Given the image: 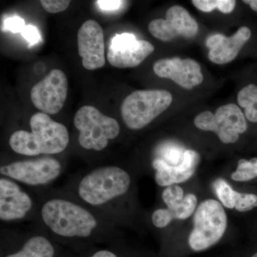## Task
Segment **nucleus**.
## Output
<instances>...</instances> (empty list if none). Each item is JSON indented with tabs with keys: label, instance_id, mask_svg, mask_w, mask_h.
I'll return each instance as SVG.
<instances>
[{
	"label": "nucleus",
	"instance_id": "1",
	"mask_svg": "<svg viewBox=\"0 0 257 257\" xmlns=\"http://www.w3.org/2000/svg\"><path fill=\"white\" fill-rule=\"evenodd\" d=\"M30 124L31 133L18 130L10 137V146L16 153L28 157L55 155L68 146L67 127L54 121L48 114L36 113L30 118Z\"/></svg>",
	"mask_w": 257,
	"mask_h": 257
},
{
	"label": "nucleus",
	"instance_id": "2",
	"mask_svg": "<svg viewBox=\"0 0 257 257\" xmlns=\"http://www.w3.org/2000/svg\"><path fill=\"white\" fill-rule=\"evenodd\" d=\"M41 216L50 231L62 237H89L97 228V219L92 212L78 204L60 198L45 202Z\"/></svg>",
	"mask_w": 257,
	"mask_h": 257
},
{
	"label": "nucleus",
	"instance_id": "3",
	"mask_svg": "<svg viewBox=\"0 0 257 257\" xmlns=\"http://www.w3.org/2000/svg\"><path fill=\"white\" fill-rule=\"evenodd\" d=\"M131 178L126 171L116 166L99 167L84 176L78 185L79 197L89 205H104L126 194Z\"/></svg>",
	"mask_w": 257,
	"mask_h": 257
},
{
	"label": "nucleus",
	"instance_id": "4",
	"mask_svg": "<svg viewBox=\"0 0 257 257\" xmlns=\"http://www.w3.org/2000/svg\"><path fill=\"white\" fill-rule=\"evenodd\" d=\"M74 124L79 132V145L87 150H104L109 140L117 138L120 132L116 119L103 114L93 106L81 107L74 116Z\"/></svg>",
	"mask_w": 257,
	"mask_h": 257
},
{
	"label": "nucleus",
	"instance_id": "5",
	"mask_svg": "<svg viewBox=\"0 0 257 257\" xmlns=\"http://www.w3.org/2000/svg\"><path fill=\"white\" fill-rule=\"evenodd\" d=\"M172 101V94L166 90L135 91L123 101L121 116L128 128L141 130L170 107Z\"/></svg>",
	"mask_w": 257,
	"mask_h": 257
},
{
	"label": "nucleus",
	"instance_id": "6",
	"mask_svg": "<svg viewBox=\"0 0 257 257\" xmlns=\"http://www.w3.org/2000/svg\"><path fill=\"white\" fill-rule=\"evenodd\" d=\"M227 226V216L221 203L207 199L199 204L194 216V228L189 244L194 251L207 249L222 237Z\"/></svg>",
	"mask_w": 257,
	"mask_h": 257
},
{
	"label": "nucleus",
	"instance_id": "7",
	"mask_svg": "<svg viewBox=\"0 0 257 257\" xmlns=\"http://www.w3.org/2000/svg\"><path fill=\"white\" fill-rule=\"evenodd\" d=\"M194 123L199 130L215 133L224 144L236 143L240 134L247 130L243 113L234 104L220 106L215 114L209 111H203L196 116Z\"/></svg>",
	"mask_w": 257,
	"mask_h": 257
},
{
	"label": "nucleus",
	"instance_id": "8",
	"mask_svg": "<svg viewBox=\"0 0 257 257\" xmlns=\"http://www.w3.org/2000/svg\"><path fill=\"white\" fill-rule=\"evenodd\" d=\"M62 172L60 162L48 156L22 160L2 166L3 177L30 186L45 185L57 179Z\"/></svg>",
	"mask_w": 257,
	"mask_h": 257
},
{
	"label": "nucleus",
	"instance_id": "9",
	"mask_svg": "<svg viewBox=\"0 0 257 257\" xmlns=\"http://www.w3.org/2000/svg\"><path fill=\"white\" fill-rule=\"evenodd\" d=\"M68 82L60 69L50 74L32 87L31 100L34 105L47 114H55L62 109L67 99Z\"/></svg>",
	"mask_w": 257,
	"mask_h": 257
},
{
	"label": "nucleus",
	"instance_id": "10",
	"mask_svg": "<svg viewBox=\"0 0 257 257\" xmlns=\"http://www.w3.org/2000/svg\"><path fill=\"white\" fill-rule=\"evenodd\" d=\"M155 51V47L145 40H138L132 33L116 35L108 49V62L116 68L138 67Z\"/></svg>",
	"mask_w": 257,
	"mask_h": 257
},
{
	"label": "nucleus",
	"instance_id": "11",
	"mask_svg": "<svg viewBox=\"0 0 257 257\" xmlns=\"http://www.w3.org/2000/svg\"><path fill=\"white\" fill-rule=\"evenodd\" d=\"M199 26L188 11L179 5L166 13V20L158 19L149 24V31L161 41L170 42L178 36L191 38L197 35Z\"/></svg>",
	"mask_w": 257,
	"mask_h": 257
},
{
	"label": "nucleus",
	"instance_id": "12",
	"mask_svg": "<svg viewBox=\"0 0 257 257\" xmlns=\"http://www.w3.org/2000/svg\"><path fill=\"white\" fill-rule=\"evenodd\" d=\"M79 55L83 67L88 70H95L105 64V46L104 32L97 22L87 20L77 32Z\"/></svg>",
	"mask_w": 257,
	"mask_h": 257
},
{
	"label": "nucleus",
	"instance_id": "13",
	"mask_svg": "<svg viewBox=\"0 0 257 257\" xmlns=\"http://www.w3.org/2000/svg\"><path fill=\"white\" fill-rule=\"evenodd\" d=\"M33 202L30 195L13 179H0V219L2 221L20 220L32 210Z\"/></svg>",
	"mask_w": 257,
	"mask_h": 257
},
{
	"label": "nucleus",
	"instance_id": "14",
	"mask_svg": "<svg viewBox=\"0 0 257 257\" xmlns=\"http://www.w3.org/2000/svg\"><path fill=\"white\" fill-rule=\"evenodd\" d=\"M153 70L161 78L172 79L184 89H192L204 79L200 65L191 59L175 57L160 60L154 64Z\"/></svg>",
	"mask_w": 257,
	"mask_h": 257
},
{
	"label": "nucleus",
	"instance_id": "15",
	"mask_svg": "<svg viewBox=\"0 0 257 257\" xmlns=\"http://www.w3.org/2000/svg\"><path fill=\"white\" fill-rule=\"evenodd\" d=\"M251 36L247 27H241L234 35L226 37L216 34L207 39L206 46L210 49L209 59L217 64L229 63L236 58L243 45Z\"/></svg>",
	"mask_w": 257,
	"mask_h": 257
},
{
	"label": "nucleus",
	"instance_id": "16",
	"mask_svg": "<svg viewBox=\"0 0 257 257\" xmlns=\"http://www.w3.org/2000/svg\"><path fill=\"white\" fill-rule=\"evenodd\" d=\"M198 162L199 155L192 150L184 151L182 162L177 166L168 165L157 157L152 162V167L156 171L155 181L161 187H170L185 182L194 175Z\"/></svg>",
	"mask_w": 257,
	"mask_h": 257
},
{
	"label": "nucleus",
	"instance_id": "17",
	"mask_svg": "<svg viewBox=\"0 0 257 257\" xmlns=\"http://www.w3.org/2000/svg\"><path fill=\"white\" fill-rule=\"evenodd\" d=\"M55 248L50 240L43 236L30 238L18 252L6 257H54Z\"/></svg>",
	"mask_w": 257,
	"mask_h": 257
},
{
	"label": "nucleus",
	"instance_id": "18",
	"mask_svg": "<svg viewBox=\"0 0 257 257\" xmlns=\"http://www.w3.org/2000/svg\"><path fill=\"white\" fill-rule=\"evenodd\" d=\"M238 104L244 108L246 119L252 122H257V87L250 84L243 87L237 96Z\"/></svg>",
	"mask_w": 257,
	"mask_h": 257
},
{
	"label": "nucleus",
	"instance_id": "19",
	"mask_svg": "<svg viewBox=\"0 0 257 257\" xmlns=\"http://www.w3.org/2000/svg\"><path fill=\"white\" fill-rule=\"evenodd\" d=\"M197 205V199L194 194H188L184 196L181 202L174 207L167 208L173 219H186L192 215Z\"/></svg>",
	"mask_w": 257,
	"mask_h": 257
},
{
	"label": "nucleus",
	"instance_id": "20",
	"mask_svg": "<svg viewBox=\"0 0 257 257\" xmlns=\"http://www.w3.org/2000/svg\"><path fill=\"white\" fill-rule=\"evenodd\" d=\"M192 4L200 11L209 13L218 9L224 14H229L234 10L236 1L234 0H193Z\"/></svg>",
	"mask_w": 257,
	"mask_h": 257
},
{
	"label": "nucleus",
	"instance_id": "21",
	"mask_svg": "<svg viewBox=\"0 0 257 257\" xmlns=\"http://www.w3.org/2000/svg\"><path fill=\"white\" fill-rule=\"evenodd\" d=\"M257 177V157L249 161L240 160L236 170L231 175V179L236 182H246Z\"/></svg>",
	"mask_w": 257,
	"mask_h": 257
},
{
	"label": "nucleus",
	"instance_id": "22",
	"mask_svg": "<svg viewBox=\"0 0 257 257\" xmlns=\"http://www.w3.org/2000/svg\"><path fill=\"white\" fill-rule=\"evenodd\" d=\"M214 190L221 204L229 209L234 208L235 191L223 179H216L214 183Z\"/></svg>",
	"mask_w": 257,
	"mask_h": 257
},
{
	"label": "nucleus",
	"instance_id": "23",
	"mask_svg": "<svg viewBox=\"0 0 257 257\" xmlns=\"http://www.w3.org/2000/svg\"><path fill=\"white\" fill-rule=\"evenodd\" d=\"M257 207V195L247 193L236 192L234 197V209L241 212L251 210Z\"/></svg>",
	"mask_w": 257,
	"mask_h": 257
},
{
	"label": "nucleus",
	"instance_id": "24",
	"mask_svg": "<svg viewBox=\"0 0 257 257\" xmlns=\"http://www.w3.org/2000/svg\"><path fill=\"white\" fill-rule=\"evenodd\" d=\"M184 197L183 189L177 185L167 187L162 192V199L168 208L174 207L177 203L181 202Z\"/></svg>",
	"mask_w": 257,
	"mask_h": 257
},
{
	"label": "nucleus",
	"instance_id": "25",
	"mask_svg": "<svg viewBox=\"0 0 257 257\" xmlns=\"http://www.w3.org/2000/svg\"><path fill=\"white\" fill-rule=\"evenodd\" d=\"M153 224L157 228H165L173 220L170 211L167 209H157L152 216Z\"/></svg>",
	"mask_w": 257,
	"mask_h": 257
},
{
	"label": "nucleus",
	"instance_id": "26",
	"mask_svg": "<svg viewBox=\"0 0 257 257\" xmlns=\"http://www.w3.org/2000/svg\"><path fill=\"white\" fill-rule=\"evenodd\" d=\"M40 3L44 10L50 13L63 12L70 4V1L69 0H42Z\"/></svg>",
	"mask_w": 257,
	"mask_h": 257
},
{
	"label": "nucleus",
	"instance_id": "27",
	"mask_svg": "<svg viewBox=\"0 0 257 257\" xmlns=\"http://www.w3.org/2000/svg\"><path fill=\"white\" fill-rule=\"evenodd\" d=\"M25 27L26 25H25V20L20 17L15 16L5 20L2 30L5 32L10 31L13 33H18V32L21 33Z\"/></svg>",
	"mask_w": 257,
	"mask_h": 257
},
{
	"label": "nucleus",
	"instance_id": "28",
	"mask_svg": "<svg viewBox=\"0 0 257 257\" xmlns=\"http://www.w3.org/2000/svg\"><path fill=\"white\" fill-rule=\"evenodd\" d=\"M21 34L24 38L30 43V46L41 41L42 39L40 32L36 27L33 26V25H26Z\"/></svg>",
	"mask_w": 257,
	"mask_h": 257
},
{
	"label": "nucleus",
	"instance_id": "29",
	"mask_svg": "<svg viewBox=\"0 0 257 257\" xmlns=\"http://www.w3.org/2000/svg\"><path fill=\"white\" fill-rule=\"evenodd\" d=\"M99 8L104 11H114L119 9L122 5V1L119 0H99L96 2Z\"/></svg>",
	"mask_w": 257,
	"mask_h": 257
},
{
	"label": "nucleus",
	"instance_id": "30",
	"mask_svg": "<svg viewBox=\"0 0 257 257\" xmlns=\"http://www.w3.org/2000/svg\"><path fill=\"white\" fill-rule=\"evenodd\" d=\"M89 257H117V256L109 250H100Z\"/></svg>",
	"mask_w": 257,
	"mask_h": 257
},
{
	"label": "nucleus",
	"instance_id": "31",
	"mask_svg": "<svg viewBox=\"0 0 257 257\" xmlns=\"http://www.w3.org/2000/svg\"><path fill=\"white\" fill-rule=\"evenodd\" d=\"M243 3L248 4L251 9L257 12V0H249V1H243Z\"/></svg>",
	"mask_w": 257,
	"mask_h": 257
},
{
	"label": "nucleus",
	"instance_id": "32",
	"mask_svg": "<svg viewBox=\"0 0 257 257\" xmlns=\"http://www.w3.org/2000/svg\"><path fill=\"white\" fill-rule=\"evenodd\" d=\"M251 257H257V253H255V254L253 255V256Z\"/></svg>",
	"mask_w": 257,
	"mask_h": 257
}]
</instances>
